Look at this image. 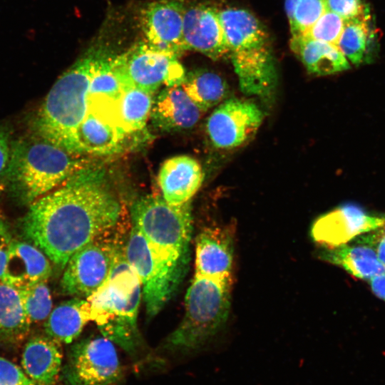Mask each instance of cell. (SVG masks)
Returning <instances> with one entry per match:
<instances>
[{
	"instance_id": "6da1fadb",
	"label": "cell",
	"mask_w": 385,
	"mask_h": 385,
	"mask_svg": "<svg viewBox=\"0 0 385 385\" xmlns=\"http://www.w3.org/2000/svg\"><path fill=\"white\" fill-rule=\"evenodd\" d=\"M86 167L31 203L21 222L24 236L61 269L80 248L113 230L121 217L119 200Z\"/></svg>"
},
{
	"instance_id": "7a4b0ae2",
	"label": "cell",
	"mask_w": 385,
	"mask_h": 385,
	"mask_svg": "<svg viewBox=\"0 0 385 385\" xmlns=\"http://www.w3.org/2000/svg\"><path fill=\"white\" fill-rule=\"evenodd\" d=\"M108 52L103 42L96 41L57 79L36 115L37 135L80 155L76 133L88 111L90 81L98 63Z\"/></svg>"
},
{
	"instance_id": "3957f363",
	"label": "cell",
	"mask_w": 385,
	"mask_h": 385,
	"mask_svg": "<svg viewBox=\"0 0 385 385\" xmlns=\"http://www.w3.org/2000/svg\"><path fill=\"white\" fill-rule=\"evenodd\" d=\"M218 16L242 92L269 101L277 86V72L267 29L242 8L218 9Z\"/></svg>"
},
{
	"instance_id": "277c9868",
	"label": "cell",
	"mask_w": 385,
	"mask_h": 385,
	"mask_svg": "<svg viewBox=\"0 0 385 385\" xmlns=\"http://www.w3.org/2000/svg\"><path fill=\"white\" fill-rule=\"evenodd\" d=\"M141 297L140 280L120 247L108 280L86 299L91 320L103 336L131 356L143 344L137 324Z\"/></svg>"
},
{
	"instance_id": "5b68a950",
	"label": "cell",
	"mask_w": 385,
	"mask_h": 385,
	"mask_svg": "<svg viewBox=\"0 0 385 385\" xmlns=\"http://www.w3.org/2000/svg\"><path fill=\"white\" fill-rule=\"evenodd\" d=\"M86 166L85 159L37 135L11 143L4 175L14 194L29 205Z\"/></svg>"
},
{
	"instance_id": "8992f818",
	"label": "cell",
	"mask_w": 385,
	"mask_h": 385,
	"mask_svg": "<svg viewBox=\"0 0 385 385\" xmlns=\"http://www.w3.org/2000/svg\"><path fill=\"white\" fill-rule=\"evenodd\" d=\"M232 282L195 275L185 297V314L168 337L165 348L193 351L204 346L226 323Z\"/></svg>"
},
{
	"instance_id": "52a82bcc",
	"label": "cell",
	"mask_w": 385,
	"mask_h": 385,
	"mask_svg": "<svg viewBox=\"0 0 385 385\" xmlns=\"http://www.w3.org/2000/svg\"><path fill=\"white\" fill-rule=\"evenodd\" d=\"M130 217L132 226L162 257L188 268L192 230L190 201L173 205L162 196L145 195L132 204Z\"/></svg>"
},
{
	"instance_id": "ba28073f",
	"label": "cell",
	"mask_w": 385,
	"mask_h": 385,
	"mask_svg": "<svg viewBox=\"0 0 385 385\" xmlns=\"http://www.w3.org/2000/svg\"><path fill=\"white\" fill-rule=\"evenodd\" d=\"M123 249L140 280L147 314L153 317L172 297L188 268L162 257L133 226Z\"/></svg>"
},
{
	"instance_id": "9c48e42d",
	"label": "cell",
	"mask_w": 385,
	"mask_h": 385,
	"mask_svg": "<svg viewBox=\"0 0 385 385\" xmlns=\"http://www.w3.org/2000/svg\"><path fill=\"white\" fill-rule=\"evenodd\" d=\"M113 68L123 88L134 87L152 94L163 85H181L186 75L178 57L152 48L145 41L114 56Z\"/></svg>"
},
{
	"instance_id": "30bf717a",
	"label": "cell",
	"mask_w": 385,
	"mask_h": 385,
	"mask_svg": "<svg viewBox=\"0 0 385 385\" xmlns=\"http://www.w3.org/2000/svg\"><path fill=\"white\" fill-rule=\"evenodd\" d=\"M107 233L91 241L69 258L60 282L62 293L88 298L106 282L120 247L115 241L106 237Z\"/></svg>"
},
{
	"instance_id": "8fae6325",
	"label": "cell",
	"mask_w": 385,
	"mask_h": 385,
	"mask_svg": "<svg viewBox=\"0 0 385 385\" xmlns=\"http://www.w3.org/2000/svg\"><path fill=\"white\" fill-rule=\"evenodd\" d=\"M62 373L67 385H113L123 375L117 351L104 337H88L75 344Z\"/></svg>"
},
{
	"instance_id": "7c38bea8",
	"label": "cell",
	"mask_w": 385,
	"mask_h": 385,
	"mask_svg": "<svg viewBox=\"0 0 385 385\" xmlns=\"http://www.w3.org/2000/svg\"><path fill=\"white\" fill-rule=\"evenodd\" d=\"M128 135L118 118L115 99L88 95V111L76 133L79 155L118 153Z\"/></svg>"
},
{
	"instance_id": "4fadbf2b",
	"label": "cell",
	"mask_w": 385,
	"mask_h": 385,
	"mask_svg": "<svg viewBox=\"0 0 385 385\" xmlns=\"http://www.w3.org/2000/svg\"><path fill=\"white\" fill-rule=\"evenodd\" d=\"M263 118V112L253 102L232 98L212 111L207 118L206 130L215 147L235 148L253 137Z\"/></svg>"
},
{
	"instance_id": "5bb4252c",
	"label": "cell",
	"mask_w": 385,
	"mask_h": 385,
	"mask_svg": "<svg viewBox=\"0 0 385 385\" xmlns=\"http://www.w3.org/2000/svg\"><path fill=\"white\" fill-rule=\"evenodd\" d=\"M185 5L184 0H158L142 8L140 22L150 47L176 57L186 51L183 37Z\"/></svg>"
},
{
	"instance_id": "9a60e30c",
	"label": "cell",
	"mask_w": 385,
	"mask_h": 385,
	"mask_svg": "<svg viewBox=\"0 0 385 385\" xmlns=\"http://www.w3.org/2000/svg\"><path fill=\"white\" fill-rule=\"evenodd\" d=\"M384 227L385 217L371 215L359 206L347 204L317 217L311 226L310 235L322 247H334Z\"/></svg>"
},
{
	"instance_id": "2e32d148",
	"label": "cell",
	"mask_w": 385,
	"mask_h": 385,
	"mask_svg": "<svg viewBox=\"0 0 385 385\" xmlns=\"http://www.w3.org/2000/svg\"><path fill=\"white\" fill-rule=\"evenodd\" d=\"M183 37L186 51L200 52L215 61L228 57L217 6L207 2L185 1Z\"/></svg>"
},
{
	"instance_id": "e0dca14e",
	"label": "cell",
	"mask_w": 385,
	"mask_h": 385,
	"mask_svg": "<svg viewBox=\"0 0 385 385\" xmlns=\"http://www.w3.org/2000/svg\"><path fill=\"white\" fill-rule=\"evenodd\" d=\"M233 257V228H205L196 239L195 275L232 283Z\"/></svg>"
},
{
	"instance_id": "ac0fdd59",
	"label": "cell",
	"mask_w": 385,
	"mask_h": 385,
	"mask_svg": "<svg viewBox=\"0 0 385 385\" xmlns=\"http://www.w3.org/2000/svg\"><path fill=\"white\" fill-rule=\"evenodd\" d=\"M202 180L203 173L200 163L188 155H176L167 159L158 176L162 197L173 205L190 202Z\"/></svg>"
},
{
	"instance_id": "d6986e66",
	"label": "cell",
	"mask_w": 385,
	"mask_h": 385,
	"mask_svg": "<svg viewBox=\"0 0 385 385\" xmlns=\"http://www.w3.org/2000/svg\"><path fill=\"white\" fill-rule=\"evenodd\" d=\"M203 113L178 85L165 86L153 99L150 118L162 130L178 131L194 127Z\"/></svg>"
},
{
	"instance_id": "ffe728a7",
	"label": "cell",
	"mask_w": 385,
	"mask_h": 385,
	"mask_svg": "<svg viewBox=\"0 0 385 385\" xmlns=\"http://www.w3.org/2000/svg\"><path fill=\"white\" fill-rule=\"evenodd\" d=\"M51 271L50 260L38 247L13 240L0 282L19 290L41 281H47Z\"/></svg>"
},
{
	"instance_id": "44dd1931",
	"label": "cell",
	"mask_w": 385,
	"mask_h": 385,
	"mask_svg": "<svg viewBox=\"0 0 385 385\" xmlns=\"http://www.w3.org/2000/svg\"><path fill=\"white\" fill-rule=\"evenodd\" d=\"M21 368L36 385H55L62 370L60 343L48 335H36L24 345Z\"/></svg>"
},
{
	"instance_id": "7402d4cb",
	"label": "cell",
	"mask_w": 385,
	"mask_h": 385,
	"mask_svg": "<svg viewBox=\"0 0 385 385\" xmlns=\"http://www.w3.org/2000/svg\"><path fill=\"white\" fill-rule=\"evenodd\" d=\"M354 242L334 247H322L318 257L361 279L369 281L384 274L385 265L378 260L373 249L356 240Z\"/></svg>"
},
{
	"instance_id": "603a6c76",
	"label": "cell",
	"mask_w": 385,
	"mask_h": 385,
	"mask_svg": "<svg viewBox=\"0 0 385 385\" xmlns=\"http://www.w3.org/2000/svg\"><path fill=\"white\" fill-rule=\"evenodd\" d=\"M289 46L310 73L326 76L350 68L349 62L334 44L299 35L292 36Z\"/></svg>"
},
{
	"instance_id": "cb8c5ba5",
	"label": "cell",
	"mask_w": 385,
	"mask_h": 385,
	"mask_svg": "<svg viewBox=\"0 0 385 385\" xmlns=\"http://www.w3.org/2000/svg\"><path fill=\"white\" fill-rule=\"evenodd\" d=\"M90 320L87 300L73 298L52 309L44 322V330L46 335L60 344H69L80 335Z\"/></svg>"
},
{
	"instance_id": "d4e9b609",
	"label": "cell",
	"mask_w": 385,
	"mask_h": 385,
	"mask_svg": "<svg viewBox=\"0 0 385 385\" xmlns=\"http://www.w3.org/2000/svg\"><path fill=\"white\" fill-rule=\"evenodd\" d=\"M31 326L18 289L0 282V345L21 343L29 336Z\"/></svg>"
},
{
	"instance_id": "484cf974",
	"label": "cell",
	"mask_w": 385,
	"mask_h": 385,
	"mask_svg": "<svg viewBox=\"0 0 385 385\" xmlns=\"http://www.w3.org/2000/svg\"><path fill=\"white\" fill-rule=\"evenodd\" d=\"M180 86L203 112L222 101L228 91L225 80L219 74L206 69L188 73Z\"/></svg>"
},
{
	"instance_id": "4316f807",
	"label": "cell",
	"mask_w": 385,
	"mask_h": 385,
	"mask_svg": "<svg viewBox=\"0 0 385 385\" xmlns=\"http://www.w3.org/2000/svg\"><path fill=\"white\" fill-rule=\"evenodd\" d=\"M153 94L134 87L123 88L115 100L118 118L128 135L142 130L150 118Z\"/></svg>"
},
{
	"instance_id": "83f0119b",
	"label": "cell",
	"mask_w": 385,
	"mask_h": 385,
	"mask_svg": "<svg viewBox=\"0 0 385 385\" xmlns=\"http://www.w3.org/2000/svg\"><path fill=\"white\" fill-rule=\"evenodd\" d=\"M370 14L345 20L337 46L349 63L359 65L365 61L369 51L371 30Z\"/></svg>"
},
{
	"instance_id": "f1b7e54d",
	"label": "cell",
	"mask_w": 385,
	"mask_h": 385,
	"mask_svg": "<svg viewBox=\"0 0 385 385\" xmlns=\"http://www.w3.org/2000/svg\"><path fill=\"white\" fill-rule=\"evenodd\" d=\"M292 36L304 34L327 10L326 0H285Z\"/></svg>"
},
{
	"instance_id": "f546056e",
	"label": "cell",
	"mask_w": 385,
	"mask_h": 385,
	"mask_svg": "<svg viewBox=\"0 0 385 385\" xmlns=\"http://www.w3.org/2000/svg\"><path fill=\"white\" fill-rule=\"evenodd\" d=\"M18 291L31 324L46 321L52 311V298L47 281L38 282Z\"/></svg>"
},
{
	"instance_id": "4dcf8cb0",
	"label": "cell",
	"mask_w": 385,
	"mask_h": 385,
	"mask_svg": "<svg viewBox=\"0 0 385 385\" xmlns=\"http://www.w3.org/2000/svg\"><path fill=\"white\" fill-rule=\"evenodd\" d=\"M113 57L108 52L98 63L90 81V95H102L113 99L120 96L123 87L113 68Z\"/></svg>"
},
{
	"instance_id": "1f68e13d",
	"label": "cell",
	"mask_w": 385,
	"mask_h": 385,
	"mask_svg": "<svg viewBox=\"0 0 385 385\" xmlns=\"http://www.w3.org/2000/svg\"><path fill=\"white\" fill-rule=\"evenodd\" d=\"M345 20L337 14L327 9L303 35L317 41L337 45L343 31Z\"/></svg>"
},
{
	"instance_id": "d6a6232c",
	"label": "cell",
	"mask_w": 385,
	"mask_h": 385,
	"mask_svg": "<svg viewBox=\"0 0 385 385\" xmlns=\"http://www.w3.org/2000/svg\"><path fill=\"white\" fill-rule=\"evenodd\" d=\"M327 9L344 19L364 16L370 14L364 0H326Z\"/></svg>"
},
{
	"instance_id": "836d02e7",
	"label": "cell",
	"mask_w": 385,
	"mask_h": 385,
	"mask_svg": "<svg viewBox=\"0 0 385 385\" xmlns=\"http://www.w3.org/2000/svg\"><path fill=\"white\" fill-rule=\"evenodd\" d=\"M0 385H36L22 368L0 356Z\"/></svg>"
},
{
	"instance_id": "e575fe53",
	"label": "cell",
	"mask_w": 385,
	"mask_h": 385,
	"mask_svg": "<svg viewBox=\"0 0 385 385\" xmlns=\"http://www.w3.org/2000/svg\"><path fill=\"white\" fill-rule=\"evenodd\" d=\"M354 240L372 248L378 260L385 265V227L361 235Z\"/></svg>"
},
{
	"instance_id": "d590c367",
	"label": "cell",
	"mask_w": 385,
	"mask_h": 385,
	"mask_svg": "<svg viewBox=\"0 0 385 385\" xmlns=\"http://www.w3.org/2000/svg\"><path fill=\"white\" fill-rule=\"evenodd\" d=\"M12 242V236L8 225L0 219V281L7 264Z\"/></svg>"
},
{
	"instance_id": "8d00e7d4",
	"label": "cell",
	"mask_w": 385,
	"mask_h": 385,
	"mask_svg": "<svg viewBox=\"0 0 385 385\" xmlns=\"http://www.w3.org/2000/svg\"><path fill=\"white\" fill-rule=\"evenodd\" d=\"M11 150L10 134L5 128L0 127V177L4 175Z\"/></svg>"
},
{
	"instance_id": "74e56055",
	"label": "cell",
	"mask_w": 385,
	"mask_h": 385,
	"mask_svg": "<svg viewBox=\"0 0 385 385\" xmlns=\"http://www.w3.org/2000/svg\"><path fill=\"white\" fill-rule=\"evenodd\" d=\"M368 282L372 292L385 302V273L376 276Z\"/></svg>"
},
{
	"instance_id": "f35d334b",
	"label": "cell",
	"mask_w": 385,
	"mask_h": 385,
	"mask_svg": "<svg viewBox=\"0 0 385 385\" xmlns=\"http://www.w3.org/2000/svg\"><path fill=\"white\" fill-rule=\"evenodd\" d=\"M3 188H4V185L0 183V193H1V190H3Z\"/></svg>"
}]
</instances>
